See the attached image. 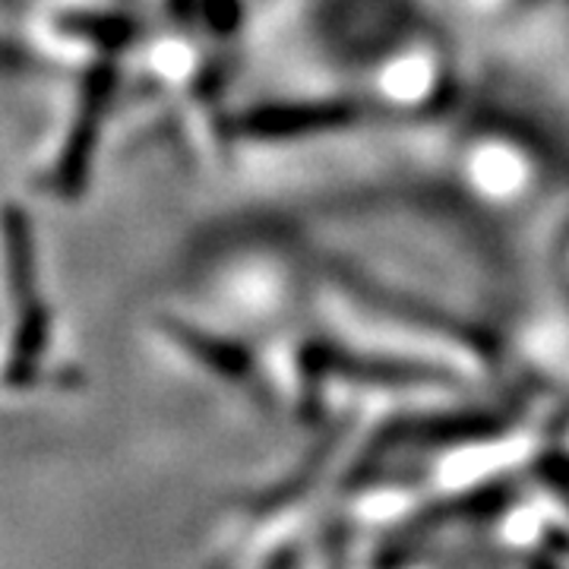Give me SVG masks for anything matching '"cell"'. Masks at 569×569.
<instances>
[{"mask_svg": "<svg viewBox=\"0 0 569 569\" xmlns=\"http://www.w3.org/2000/svg\"><path fill=\"white\" fill-rule=\"evenodd\" d=\"M497 421H490L485 415H466V418H443V421H421V425H408V440H421V443H452V440H471V437H485L497 430Z\"/></svg>", "mask_w": 569, "mask_h": 569, "instance_id": "obj_6", "label": "cell"}, {"mask_svg": "<svg viewBox=\"0 0 569 569\" xmlns=\"http://www.w3.org/2000/svg\"><path fill=\"white\" fill-rule=\"evenodd\" d=\"M313 365H320L326 373H339L348 380H361V383H383V387H452L456 380L447 370L425 365H399V361H370V358H355L342 351H313L310 355Z\"/></svg>", "mask_w": 569, "mask_h": 569, "instance_id": "obj_2", "label": "cell"}, {"mask_svg": "<svg viewBox=\"0 0 569 569\" xmlns=\"http://www.w3.org/2000/svg\"><path fill=\"white\" fill-rule=\"evenodd\" d=\"M355 108L346 102L323 104H279V108H257L241 121V133L247 137H298L317 130H336L355 121Z\"/></svg>", "mask_w": 569, "mask_h": 569, "instance_id": "obj_1", "label": "cell"}, {"mask_svg": "<svg viewBox=\"0 0 569 569\" xmlns=\"http://www.w3.org/2000/svg\"><path fill=\"white\" fill-rule=\"evenodd\" d=\"M174 339H181L183 346L190 348L200 361L212 367L216 373H224L231 380H244L250 373V358L247 351H241L231 342H222V339H212V336H203V332H193L187 326H171Z\"/></svg>", "mask_w": 569, "mask_h": 569, "instance_id": "obj_4", "label": "cell"}, {"mask_svg": "<svg viewBox=\"0 0 569 569\" xmlns=\"http://www.w3.org/2000/svg\"><path fill=\"white\" fill-rule=\"evenodd\" d=\"M535 569H553V567H550V563H538V567H535Z\"/></svg>", "mask_w": 569, "mask_h": 569, "instance_id": "obj_7", "label": "cell"}, {"mask_svg": "<svg viewBox=\"0 0 569 569\" xmlns=\"http://www.w3.org/2000/svg\"><path fill=\"white\" fill-rule=\"evenodd\" d=\"M3 244H7L10 288L20 301H26V298H32V284H36V250H32L29 216L20 212L17 206L3 209Z\"/></svg>", "mask_w": 569, "mask_h": 569, "instance_id": "obj_3", "label": "cell"}, {"mask_svg": "<svg viewBox=\"0 0 569 569\" xmlns=\"http://www.w3.org/2000/svg\"><path fill=\"white\" fill-rule=\"evenodd\" d=\"M48 342V310L39 305H32L22 317L20 332H17V342H13V361H10V380L20 383L32 373V365L41 355V348Z\"/></svg>", "mask_w": 569, "mask_h": 569, "instance_id": "obj_5", "label": "cell"}]
</instances>
